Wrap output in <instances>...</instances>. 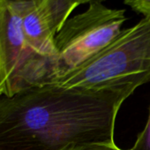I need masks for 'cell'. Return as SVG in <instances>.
Listing matches in <instances>:
<instances>
[{
    "mask_svg": "<svg viewBox=\"0 0 150 150\" xmlns=\"http://www.w3.org/2000/svg\"><path fill=\"white\" fill-rule=\"evenodd\" d=\"M150 81V17L122 29L105 48L57 81L64 88L98 91Z\"/></svg>",
    "mask_w": 150,
    "mask_h": 150,
    "instance_id": "cell-2",
    "label": "cell"
},
{
    "mask_svg": "<svg viewBox=\"0 0 150 150\" xmlns=\"http://www.w3.org/2000/svg\"><path fill=\"white\" fill-rule=\"evenodd\" d=\"M93 1H100V2H103V1H106V0H81V5L89 4L90 2H93Z\"/></svg>",
    "mask_w": 150,
    "mask_h": 150,
    "instance_id": "cell-10",
    "label": "cell"
},
{
    "mask_svg": "<svg viewBox=\"0 0 150 150\" xmlns=\"http://www.w3.org/2000/svg\"><path fill=\"white\" fill-rule=\"evenodd\" d=\"M125 13L93 1L85 12L69 18L55 37L57 80L109 45L122 31Z\"/></svg>",
    "mask_w": 150,
    "mask_h": 150,
    "instance_id": "cell-3",
    "label": "cell"
},
{
    "mask_svg": "<svg viewBox=\"0 0 150 150\" xmlns=\"http://www.w3.org/2000/svg\"><path fill=\"white\" fill-rule=\"evenodd\" d=\"M61 150H123L113 142H91L71 144Z\"/></svg>",
    "mask_w": 150,
    "mask_h": 150,
    "instance_id": "cell-6",
    "label": "cell"
},
{
    "mask_svg": "<svg viewBox=\"0 0 150 150\" xmlns=\"http://www.w3.org/2000/svg\"><path fill=\"white\" fill-rule=\"evenodd\" d=\"M139 88L98 91L33 86L0 99V150H61L71 144L113 142L123 103Z\"/></svg>",
    "mask_w": 150,
    "mask_h": 150,
    "instance_id": "cell-1",
    "label": "cell"
},
{
    "mask_svg": "<svg viewBox=\"0 0 150 150\" xmlns=\"http://www.w3.org/2000/svg\"><path fill=\"white\" fill-rule=\"evenodd\" d=\"M6 87V77L1 62V58H0V96L5 95Z\"/></svg>",
    "mask_w": 150,
    "mask_h": 150,
    "instance_id": "cell-9",
    "label": "cell"
},
{
    "mask_svg": "<svg viewBox=\"0 0 150 150\" xmlns=\"http://www.w3.org/2000/svg\"><path fill=\"white\" fill-rule=\"evenodd\" d=\"M22 27L28 46L36 53L57 59L55 37L81 0H19Z\"/></svg>",
    "mask_w": 150,
    "mask_h": 150,
    "instance_id": "cell-5",
    "label": "cell"
},
{
    "mask_svg": "<svg viewBox=\"0 0 150 150\" xmlns=\"http://www.w3.org/2000/svg\"><path fill=\"white\" fill-rule=\"evenodd\" d=\"M128 150H150V105L146 124L139 133L133 146Z\"/></svg>",
    "mask_w": 150,
    "mask_h": 150,
    "instance_id": "cell-7",
    "label": "cell"
},
{
    "mask_svg": "<svg viewBox=\"0 0 150 150\" xmlns=\"http://www.w3.org/2000/svg\"><path fill=\"white\" fill-rule=\"evenodd\" d=\"M125 4L144 17H150V0H125Z\"/></svg>",
    "mask_w": 150,
    "mask_h": 150,
    "instance_id": "cell-8",
    "label": "cell"
},
{
    "mask_svg": "<svg viewBox=\"0 0 150 150\" xmlns=\"http://www.w3.org/2000/svg\"><path fill=\"white\" fill-rule=\"evenodd\" d=\"M0 58L6 77L4 96L57 81V59L36 53L26 41L19 0H0Z\"/></svg>",
    "mask_w": 150,
    "mask_h": 150,
    "instance_id": "cell-4",
    "label": "cell"
}]
</instances>
